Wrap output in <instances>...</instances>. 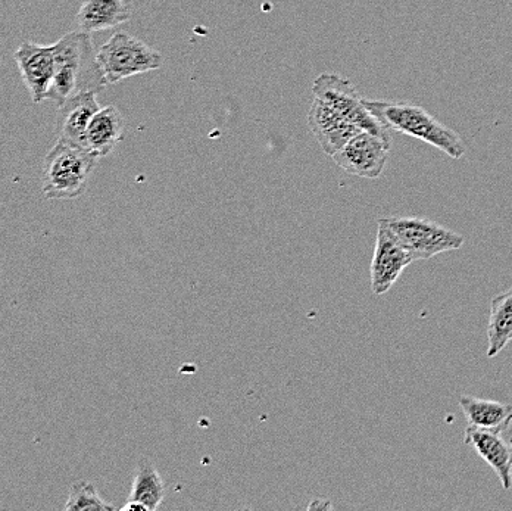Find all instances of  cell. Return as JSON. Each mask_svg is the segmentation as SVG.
<instances>
[{"label":"cell","mask_w":512,"mask_h":511,"mask_svg":"<svg viewBox=\"0 0 512 511\" xmlns=\"http://www.w3.org/2000/svg\"><path fill=\"white\" fill-rule=\"evenodd\" d=\"M126 121L115 107L99 109L87 130V148L101 160L124 139Z\"/></svg>","instance_id":"14"},{"label":"cell","mask_w":512,"mask_h":511,"mask_svg":"<svg viewBox=\"0 0 512 511\" xmlns=\"http://www.w3.org/2000/svg\"><path fill=\"white\" fill-rule=\"evenodd\" d=\"M390 145V136L361 132L352 137L332 158L342 170L352 176L379 179L389 160Z\"/></svg>","instance_id":"7"},{"label":"cell","mask_w":512,"mask_h":511,"mask_svg":"<svg viewBox=\"0 0 512 511\" xmlns=\"http://www.w3.org/2000/svg\"><path fill=\"white\" fill-rule=\"evenodd\" d=\"M365 104L387 130L423 140L454 160H460L467 151L462 137L436 120L424 108L402 104V102L399 104V102L365 101Z\"/></svg>","instance_id":"2"},{"label":"cell","mask_w":512,"mask_h":511,"mask_svg":"<svg viewBox=\"0 0 512 511\" xmlns=\"http://www.w3.org/2000/svg\"><path fill=\"white\" fill-rule=\"evenodd\" d=\"M308 509L309 510H314V509H318V510H332L333 506H332V503H330L329 500H323V498H320V500H318V498H315V500H312V503L309 504Z\"/></svg>","instance_id":"19"},{"label":"cell","mask_w":512,"mask_h":511,"mask_svg":"<svg viewBox=\"0 0 512 511\" xmlns=\"http://www.w3.org/2000/svg\"><path fill=\"white\" fill-rule=\"evenodd\" d=\"M165 497L161 475L152 464L140 463L134 473L133 486L127 501L142 504L148 511L158 510Z\"/></svg>","instance_id":"17"},{"label":"cell","mask_w":512,"mask_h":511,"mask_svg":"<svg viewBox=\"0 0 512 511\" xmlns=\"http://www.w3.org/2000/svg\"><path fill=\"white\" fill-rule=\"evenodd\" d=\"M510 442H511V447H512V438L510 439Z\"/></svg>","instance_id":"20"},{"label":"cell","mask_w":512,"mask_h":511,"mask_svg":"<svg viewBox=\"0 0 512 511\" xmlns=\"http://www.w3.org/2000/svg\"><path fill=\"white\" fill-rule=\"evenodd\" d=\"M308 126L329 157L340 151L352 137L361 133L359 127L343 117L336 109L315 98L308 112Z\"/></svg>","instance_id":"11"},{"label":"cell","mask_w":512,"mask_h":511,"mask_svg":"<svg viewBox=\"0 0 512 511\" xmlns=\"http://www.w3.org/2000/svg\"><path fill=\"white\" fill-rule=\"evenodd\" d=\"M487 357L493 358L512 341V286L492 299L487 324Z\"/></svg>","instance_id":"16"},{"label":"cell","mask_w":512,"mask_h":511,"mask_svg":"<svg viewBox=\"0 0 512 511\" xmlns=\"http://www.w3.org/2000/svg\"><path fill=\"white\" fill-rule=\"evenodd\" d=\"M414 261V255L389 229L379 224L370 266L371 291L376 295L387 294Z\"/></svg>","instance_id":"8"},{"label":"cell","mask_w":512,"mask_h":511,"mask_svg":"<svg viewBox=\"0 0 512 511\" xmlns=\"http://www.w3.org/2000/svg\"><path fill=\"white\" fill-rule=\"evenodd\" d=\"M67 511H111L114 506L106 503L99 495L98 489L87 481H78L71 485L70 497L65 504Z\"/></svg>","instance_id":"18"},{"label":"cell","mask_w":512,"mask_h":511,"mask_svg":"<svg viewBox=\"0 0 512 511\" xmlns=\"http://www.w3.org/2000/svg\"><path fill=\"white\" fill-rule=\"evenodd\" d=\"M460 405L468 426L496 433H504L511 426V404L461 395Z\"/></svg>","instance_id":"15"},{"label":"cell","mask_w":512,"mask_h":511,"mask_svg":"<svg viewBox=\"0 0 512 511\" xmlns=\"http://www.w3.org/2000/svg\"><path fill=\"white\" fill-rule=\"evenodd\" d=\"M502 433L483 431L468 426L464 442L476 451L477 456L485 460L505 489L512 486V447L511 442L502 438Z\"/></svg>","instance_id":"12"},{"label":"cell","mask_w":512,"mask_h":511,"mask_svg":"<svg viewBox=\"0 0 512 511\" xmlns=\"http://www.w3.org/2000/svg\"><path fill=\"white\" fill-rule=\"evenodd\" d=\"M315 98L326 102L333 109L348 118L362 132L389 136V130L380 123L379 118L368 109L365 99L359 95L354 84L339 74L324 73L312 84Z\"/></svg>","instance_id":"6"},{"label":"cell","mask_w":512,"mask_h":511,"mask_svg":"<svg viewBox=\"0 0 512 511\" xmlns=\"http://www.w3.org/2000/svg\"><path fill=\"white\" fill-rule=\"evenodd\" d=\"M98 59L108 84L151 73L164 64L161 52L126 31H118L102 45Z\"/></svg>","instance_id":"4"},{"label":"cell","mask_w":512,"mask_h":511,"mask_svg":"<svg viewBox=\"0 0 512 511\" xmlns=\"http://www.w3.org/2000/svg\"><path fill=\"white\" fill-rule=\"evenodd\" d=\"M99 158L87 149L58 142L46 155L42 192L48 199H76L83 195Z\"/></svg>","instance_id":"3"},{"label":"cell","mask_w":512,"mask_h":511,"mask_svg":"<svg viewBox=\"0 0 512 511\" xmlns=\"http://www.w3.org/2000/svg\"><path fill=\"white\" fill-rule=\"evenodd\" d=\"M96 95L98 93L95 92L78 93V95L68 98L64 104L59 105L55 129L58 142L68 143V145L89 151L87 130H89L96 112L101 109Z\"/></svg>","instance_id":"10"},{"label":"cell","mask_w":512,"mask_h":511,"mask_svg":"<svg viewBox=\"0 0 512 511\" xmlns=\"http://www.w3.org/2000/svg\"><path fill=\"white\" fill-rule=\"evenodd\" d=\"M14 59L20 68L24 84L30 92L31 101L34 104L46 101L51 92L53 77H55L53 45L24 42L15 51Z\"/></svg>","instance_id":"9"},{"label":"cell","mask_w":512,"mask_h":511,"mask_svg":"<svg viewBox=\"0 0 512 511\" xmlns=\"http://www.w3.org/2000/svg\"><path fill=\"white\" fill-rule=\"evenodd\" d=\"M377 224L389 229L414 255L415 261L430 260L443 252L457 251L464 245L461 235L427 218L383 217Z\"/></svg>","instance_id":"5"},{"label":"cell","mask_w":512,"mask_h":511,"mask_svg":"<svg viewBox=\"0 0 512 511\" xmlns=\"http://www.w3.org/2000/svg\"><path fill=\"white\" fill-rule=\"evenodd\" d=\"M55 77L48 99L62 105L83 92H102L106 86L98 52L86 31H71L53 45Z\"/></svg>","instance_id":"1"},{"label":"cell","mask_w":512,"mask_h":511,"mask_svg":"<svg viewBox=\"0 0 512 511\" xmlns=\"http://www.w3.org/2000/svg\"><path fill=\"white\" fill-rule=\"evenodd\" d=\"M131 17L128 0H83L77 14L78 30H109L127 23Z\"/></svg>","instance_id":"13"}]
</instances>
